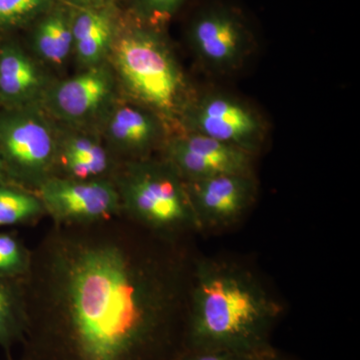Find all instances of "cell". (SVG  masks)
<instances>
[{"label":"cell","instance_id":"1","mask_svg":"<svg viewBox=\"0 0 360 360\" xmlns=\"http://www.w3.org/2000/svg\"><path fill=\"white\" fill-rule=\"evenodd\" d=\"M179 243L122 215L51 224L23 277L18 360L179 359L191 274Z\"/></svg>","mask_w":360,"mask_h":360},{"label":"cell","instance_id":"2","mask_svg":"<svg viewBox=\"0 0 360 360\" xmlns=\"http://www.w3.org/2000/svg\"><path fill=\"white\" fill-rule=\"evenodd\" d=\"M281 309L252 272L224 260L191 269L184 349L259 355Z\"/></svg>","mask_w":360,"mask_h":360},{"label":"cell","instance_id":"3","mask_svg":"<svg viewBox=\"0 0 360 360\" xmlns=\"http://www.w3.org/2000/svg\"><path fill=\"white\" fill-rule=\"evenodd\" d=\"M108 63L122 96L179 130L191 94L184 71L160 28L136 20L118 26Z\"/></svg>","mask_w":360,"mask_h":360},{"label":"cell","instance_id":"4","mask_svg":"<svg viewBox=\"0 0 360 360\" xmlns=\"http://www.w3.org/2000/svg\"><path fill=\"white\" fill-rule=\"evenodd\" d=\"M113 182L122 217L141 229L172 239L198 229L186 181L161 156L124 161Z\"/></svg>","mask_w":360,"mask_h":360},{"label":"cell","instance_id":"5","mask_svg":"<svg viewBox=\"0 0 360 360\" xmlns=\"http://www.w3.org/2000/svg\"><path fill=\"white\" fill-rule=\"evenodd\" d=\"M58 122L40 104L0 108V158L15 186L37 193L54 176Z\"/></svg>","mask_w":360,"mask_h":360},{"label":"cell","instance_id":"6","mask_svg":"<svg viewBox=\"0 0 360 360\" xmlns=\"http://www.w3.org/2000/svg\"><path fill=\"white\" fill-rule=\"evenodd\" d=\"M187 39L201 63L219 72L240 68L255 41L245 14L220 1L203 4L195 11L187 27Z\"/></svg>","mask_w":360,"mask_h":360},{"label":"cell","instance_id":"7","mask_svg":"<svg viewBox=\"0 0 360 360\" xmlns=\"http://www.w3.org/2000/svg\"><path fill=\"white\" fill-rule=\"evenodd\" d=\"M179 130L195 132L257 153L264 142V120L250 104L222 91L191 96L180 118Z\"/></svg>","mask_w":360,"mask_h":360},{"label":"cell","instance_id":"8","mask_svg":"<svg viewBox=\"0 0 360 360\" xmlns=\"http://www.w3.org/2000/svg\"><path fill=\"white\" fill-rule=\"evenodd\" d=\"M120 94L115 71L108 61L85 68L75 77L53 80L40 105L59 124L96 129Z\"/></svg>","mask_w":360,"mask_h":360},{"label":"cell","instance_id":"9","mask_svg":"<svg viewBox=\"0 0 360 360\" xmlns=\"http://www.w3.org/2000/svg\"><path fill=\"white\" fill-rule=\"evenodd\" d=\"M37 193L54 225L91 224L122 215L120 195L112 179L53 176Z\"/></svg>","mask_w":360,"mask_h":360},{"label":"cell","instance_id":"10","mask_svg":"<svg viewBox=\"0 0 360 360\" xmlns=\"http://www.w3.org/2000/svg\"><path fill=\"white\" fill-rule=\"evenodd\" d=\"M96 129L122 162L150 158L162 148L169 127L153 110L120 96L104 113Z\"/></svg>","mask_w":360,"mask_h":360},{"label":"cell","instance_id":"11","mask_svg":"<svg viewBox=\"0 0 360 360\" xmlns=\"http://www.w3.org/2000/svg\"><path fill=\"white\" fill-rule=\"evenodd\" d=\"M161 158L186 182L222 174H252V155L243 149L195 132L168 135Z\"/></svg>","mask_w":360,"mask_h":360},{"label":"cell","instance_id":"12","mask_svg":"<svg viewBox=\"0 0 360 360\" xmlns=\"http://www.w3.org/2000/svg\"><path fill=\"white\" fill-rule=\"evenodd\" d=\"M198 229H221L238 221L257 195L252 174H222L186 182Z\"/></svg>","mask_w":360,"mask_h":360},{"label":"cell","instance_id":"13","mask_svg":"<svg viewBox=\"0 0 360 360\" xmlns=\"http://www.w3.org/2000/svg\"><path fill=\"white\" fill-rule=\"evenodd\" d=\"M58 125L54 176L112 179L122 165L96 129Z\"/></svg>","mask_w":360,"mask_h":360},{"label":"cell","instance_id":"14","mask_svg":"<svg viewBox=\"0 0 360 360\" xmlns=\"http://www.w3.org/2000/svg\"><path fill=\"white\" fill-rule=\"evenodd\" d=\"M52 82L44 65L20 44L0 41V108L40 104Z\"/></svg>","mask_w":360,"mask_h":360},{"label":"cell","instance_id":"15","mask_svg":"<svg viewBox=\"0 0 360 360\" xmlns=\"http://www.w3.org/2000/svg\"><path fill=\"white\" fill-rule=\"evenodd\" d=\"M118 26L110 7H75L71 11L73 56L82 70L108 63Z\"/></svg>","mask_w":360,"mask_h":360},{"label":"cell","instance_id":"16","mask_svg":"<svg viewBox=\"0 0 360 360\" xmlns=\"http://www.w3.org/2000/svg\"><path fill=\"white\" fill-rule=\"evenodd\" d=\"M32 49L42 65L59 68L73 56L71 11L53 6L39 18L32 33Z\"/></svg>","mask_w":360,"mask_h":360},{"label":"cell","instance_id":"17","mask_svg":"<svg viewBox=\"0 0 360 360\" xmlns=\"http://www.w3.org/2000/svg\"><path fill=\"white\" fill-rule=\"evenodd\" d=\"M27 328L25 283L22 278L0 277V348L6 360L25 340Z\"/></svg>","mask_w":360,"mask_h":360},{"label":"cell","instance_id":"18","mask_svg":"<svg viewBox=\"0 0 360 360\" xmlns=\"http://www.w3.org/2000/svg\"><path fill=\"white\" fill-rule=\"evenodd\" d=\"M45 217L39 194L15 184H0V231L33 225Z\"/></svg>","mask_w":360,"mask_h":360},{"label":"cell","instance_id":"19","mask_svg":"<svg viewBox=\"0 0 360 360\" xmlns=\"http://www.w3.org/2000/svg\"><path fill=\"white\" fill-rule=\"evenodd\" d=\"M32 248L18 234L0 231V277H25L32 264Z\"/></svg>","mask_w":360,"mask_h":360},{"label":"cell","instance_id":"20","mask_svg":"<svg viewBox=\"0 0 360 360\" xmlns=\"http://www.w3.org/2000/svg\"><path fill=\"white\" fill-rule=\"evenodd\" d=\"M56 0H0V34L41 18Z\"/></svg>","mask_w":360,"mask_h":360},{"label":"cell","instance_id":"21","mask_svg":"<svg viewBox=\"0 0 360 360\" xmlns=\"http://www.w3.org/2000/svg\"><path fill=\"white\" fill-rule=\"evenodd\" d=\"M186 0H132L135 18L146 25L162 27L184 6Z\"/></svg>","mask_w":360,"mask_h":360},{"label":"cell","instance_id":"22","mask_svg":"<svg viewBox=\"0 0 360 360\" xmlns=\"http://www.w3.org/2000/svg\"><path fill=\"white\" fill-rule=\"evenodd\" d=\"M257 356L224 349H184L176 360H257Z\"/></svg>","mask_w":360,"mask_h":360},{"label":"cell","instance_id":"23","mask_svg":"<svg viewBox=\"0 0 360 360\" xmlns=\"http://www.w3.org/2000/svg\"><path fill=\"white\" fill-rule=\"evenodd\" d=\"M75 7H110L117 0H70Z\"/></svg>","mask_w":360,"mask_h":360},{"label":"cell","instance_id":"24","mask_svg":"<svg viewBox=\"0 0 360 360\" xmlns=\"http://www.w3.org/2000/svg\"><path fill=\"white\" fill-rule=\"evenodd\" d=\"M13 184V182L9 179L8 175L4 168V162H2L1 158H0V184Z\"/></svg>","mask_w":360,"mask_h":360},{"label":"cell","instance_id":"25","mask_svg":"<svg viewBox=\"0 0 360 360\" xmlns=\"http://www.w3.org/2000/svg\"><path fill=\"white\" fill-rule=\"evenodd\" d=\"M257 360H281L277 359L276 354H270L269 350L266 352H262V354L258 355Z\"/></svg>","mask_w":360,"mask_h":360}]
</instances>
